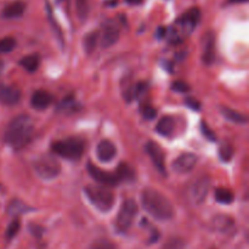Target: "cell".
<instances>
[{
	"label": "cell",
	"instance_id": "cell-1",
	"mask_svg": "<svg viewBox=\"0 0 249 249\" xmlns=\"http://www.w3.org/2000/svg\"><path fill=\"white\" fill-rule=\"evenodd\" d=\"M34 135V122L27 114H21L12 119L4 134V140L14 150L26 147Z\"/></svg>",
	"mask_w": 249,
	"mask_h": 249
},
{
	"label": "cell",
	"instance_id": "cell-2",
	"mask_svg": "<svg viewBox=\"0 0 249 249\" xmlns=\"http://www.w3.org/2000/svg\"><path fill=\"white\" fill-rule=\"evenodd\" d=\"M141 204L148 215L160 221L174 218V207L163 194L155 189H145L141 194Z\"/></svg>",
	"mask_w": 249,
	"mask_h": 249
},
{
	"label": "cell",
	"instance_id": "cell-3",
	"mask_svg": "<svg viewBox=\"0 0 249 249\" xmlns=\"http://www.w3.org/2000/svg\"><path fill=\"white\" fill-rule=\"evenodd\" d=\"M201 17V12L197 7L189 10L185 12L181 17L177 21V23L172 27L168 34V39L172 44H180L197 26Z\"/></svg>",
	"mask_w": 249,
	"mask_h": 249
},
{
	"label": "cell",
	"instance_id": "cell-4",
	"mask_svg": "<svg viewBox=\"0 0 249 249\" xmlns=\"http://www.w3.org/2000/svg\"><path fill=\"white\" fill-rule=\"evenodd\" d=\"M85 195L90 203L99 209L100 212L107 213L114 206V195L112 194L111 190L107 186H94L89 185L84 189Z\"/></svg>",
	"mask_w": 249,
	"mask_h": 249
},
{
	"label": "cell",
	"instance_id": "cell-5",
	"mask_svg": "<svg viewBox=\"0 0 249 249\" xmlns=\"http://www.w3.org/2000/svg\"><path fill=\"white\" fill-rule=\"evenodd\" d=\"M53 152L57 156L70 160H78L84 153V141L78 138H70L65 140L55 141L51 146Z\"/></svg>",
	"mask_w": 249,
	"mask_h": 249
},
{
	"label": "cell",
	"instance_id": "cell-6",
	"mask_svg": "<svg viewBox=\"0 0 249 249\" xmlns=\"http://www.w3.org/2000/svg\"><path fill=\"white\" fill-rule=\"evenodd\" d=\"M33 168L36 175L43 180H53L61 173V164L55 157L50 155L41 156L33 163Z\"/></svg>",
	"mask_w": 249,
	"mask_h": 249
},
{
	"label": "cell",
	"instance_id": "cell-7",
	"mask_svg": "<svg viewBox=\"0 0 249 249\" xmlns=\"http://www.w3.org/2000/svg\"><path fill=\"white\" fill-rule=\"evenodd\" d=\"M138 204L134 199H125L117 214L116 228L119 232H126L133 225L136 215H138Z\"/></svg>",
	"mask_w": 249,
	"mask_h": 249
},
{
	"label": "cell",
	"instance_id": "cell-8",
	"mask_svg": "<svg viewBox=\"0 0 249 249\" xmlns=\"http://www.w3.org/2000/svg\"><path fill=\"white\" fill-rule=\"evenodd\" d=\"M209 190H211V178L208 175L197 178L187 191L190 202L194 204H202L208 196Z\"/></svg>",
	"mask_w": 249,
	"mask_h": 249
},
{
	"label": "cell",
	"instance_id": "cell-9",
	"mask_svg": "<svg viewBox=\"0 0 249 249\" xmlns=\"http://www.w3.org/2000/svg\"><path fill=\"white\" fill-rule=\"evenodd\" d=\"M88 173L95 181L100 182L104 186H116L119 184V179L116 174H111L108 172L100 169L99 167L94 165L92 163H88Z\"/></svg>",
	"mask_w": 249,
	"mask_h": 249
},
{
	"label": "cell",
	"instance_id": "cell-10",
	"mask_svg": "<svg viewBox=\"0 0 249 249\" xmlns=\"http://www.w3.org/2000/svg\"><path fill=\"white\" fill-rule=\"evenodd\" d=\"M198 157L195 153H182L173 162V170L178 174H187L196 167Z\"/></svg>",
	"mask_w": 249,
	"mask_h": 249
},
{
	"label": "cell",
	"instance_id": "cell-11",
	"mask_svg": "<svg viewBox=\"0 0 249 249\" xmlns=\"http://www.w3.org/2000/svg\"><path fill=\"white\" fill-rule=\"evenodd\" d=\"M121 32L118 26L114 22L108 21L102 27V32L100 34V43L102 48H111L118 41Z\"/></svg>",
	"mask_w": 249,
	"mask_h": 249
},
{
	"label": "cell",
	"instance_id": "cell-12",
	"mask_svg": "<svg viewBox=\"0 0 249 249\" xmlns=\"http://www.w3.org/2000/svg\"><path fill=\"white\" fill-rule=\"evenodd\" d=\"M145 148L146 152L148 153L150 158L152 160L153 164L160 170V174H165V156L162 148L160 147V145L153 142V141H150V142H147Z\"/></svg>",
	"mask_w": 249,
	"mask_h": 249
},
{
	"label": "cell",
	"instance_id": "cell-13",
	"mask_svg": "<svg viewBox=\"0 0 249 249\" xmlns=\"http://www.w3.org/2000/svg\"><path fill=\"white\" fill-rule=\"evenodd\" d=\"M21 90L11 85L0 84V102L5 106H15L21 100Z\"/></svg>",
	"mask_w": 249,
	"mask_h": 249
},
{
	"label": "cell",
	"instance_id": "cell-14",
	"mask_svg": "<svg viewBox=\"0 0 249 249\" xmlns=\"http://www.w3.org/2000/svg\"><path fill=\"white\" fill-rule=\"evenodd\" d=\"M116 146L109 140L100 141L96 147V156L102 163H108L111 160H113V158L116 157Z\"/></svg>",
	"mask_w": 249,
	"mask_h": 249
},
{
	"label": "cell",
	"instance_id": "cell-15",
	"mask_svg": "<svg viewBox=\"0 0 249 249\" xmlns=\"http://www.w3.org/2000/svg\"><path fill=\"white\" fill-rule=\"evenodd\" d=\"M202 60L208 66H211L214 62V60H215V38H214V34L212 32L204 36Z\"/></svg>",
	"mask_w": 249,
	"mask_h": 249
},
{
	"label": "cell",
	"instance_id": "cell-16",
	"mask_svg": "<svg viewBox=\"0 0 249 249\" xmlns=\"http://www.w3.org/2000/svg\"><path fill=\"white\" fill-rule=\"evenodd\" d=\"M235 226V221L231 216L225 215V214H219L215 215L212 220V228L215 231L221 233H229Z\"/></svg>",
	"mask_w": 249,
	"mask_h": 249
},
{
	"label": "cell",
	"instance_id": "cell-17",
	"mask_svg": "<svg viewBox=\"0 0 249 249\" xmlns=\"http://www.w3.org/2000/svg\"><path fill=\"white\" fill-rule=\"evenodd\" d=\"M51 102H53V96L48 91H45V90H36L31 99L32 107L39 109V111L48 108L51 105Z\"/></svg>",
	"mask_w": 249,
	"mask_h": 249
},
{
	"label": "cell",
	"instance_id": "cell-18",
	"mask_svg": "<svg viewBox=\"0 0 249 249\" xmlns=\"http://www.w3.org/2000/svg\"><path fill=\"white\" fill-rule=\"evenodd\" d=\"M24 10H26V5H24V2L17 0V1L10 2L9 5H6V6L2 9L1 16L7 19L18 18V17H21L22 15L24 14Z\"/></svg>",
	"mask_w": 249,
	"mask_h": 249
},
{
	"label": "cell",
	"instance_id": "cell-19",
	"mask_svg": "<svg viewBox=\"0 0 249 249\" xmlns=\"http://www.w3.org/2000/svg\"><path fill=\"white\" fill-rule=\"evenodd\" d=\"M220 112L226 119H229V121L233 122V123L236 124H246L248 122L247 117H246L245 114L241 113V112L238 111H235V109L230 108V107H220Z\"/></svg>",
	"mask_w": 249,
	"mask_h": 249
},
{
	"label": "cell",
	"instance_id": "cell-20",
	"mask_svg": "<svg viewBox=\"0 0 249 249\" xmlns=\"http://www.w3.org/2000/svg\"><path fill=\"white\" fill-rule=\"evenodd\" d=\"M156 130H157V133L160 134V135L169 136L170 134L173 133V130H174V121L168 116L163 117V118H160V122L157 123Z\"/></svg>",
	"mask_w": 249,
	"mask_h": 249
},
{
	"label": "cell",
	"instance_id": "cell-21",
	"mask_svg": "<svg viewBox=\"0 0 249 249\" xmlns=\"http://www.w3.org/2000/svg\"><path fill=\"white\" fill-rule=\"evenodd\" d=\"M100 40V33L99 32H90L87 36H84V40H83V46H84V50L88 55H90L91 53H94L95 49H96L97 43Z\"/></svg>",
	"mask_w": 249,
	"mask_h": 249
},
{
	"label": "cell",
	"instance_id": "cell-22",
	"mask_svg": "<svg viewBox=\"0 0 249 249\" xmlns=\"http://www.w3.org/2000/svg\"><path fill=\"white\" fill-rule=\"evenodd\" d=\"M19 65H21L24 70L28 71V72H36L39 68V65H40V57H39L36 53L28 55L19 61Z\"/></svg>",
	"mask_w": 249,
	"mask_h": 249
},
{
	"label": "cell",
	"instance_id": "cell-23",
	"mask_svg": "<svg viewBox=\"0 0 249 249\" xmlns=\"http://www.w3.org/2000/svg\"><path fill=\"white\" fill-rule=\"evenodd\" d=\"M214 196H215V201L221 204H231L233 202V199H235L233 192L230 191L229 189H225V187L216 189Z\"/></svg>",
	"mask_w": 249,
	"mask_h": 249
},
{
	"label": "cell",
	"instance_id": "cell-24",
	"mask_svg": "<svg viewBox=\"0 0 249 249\" xmlns=\"http://www.w3.org/2000/svg\"><path fill=\"white\" fill-rule=\"evenodd\" d=\"M134 83L131 79L130 75H126L123 80H122V94H123L124 99L128 102H130L131 100H134L133 92H134Z\"/></svg>",
	"mask_w": 249,
	"mask_h": 249
},
{
	"label": "cell",
	"instance_id": "cell-25",
	"mask_svg": "<svg viewBox=\"0 0 249 249\" xmlns=\"http://www.w3.org/2000/svg\"><path fill=\"white\" fill-rule=\"evenodd\" d=\"M116 175L119 179V181H121V180H123V181H131V180L134 179L133 169H131L128 164H125V163L119 164V167L117 168Z\"/></svg>",
	"mask_w": 249,
	"mask_h": 249
},
{
	"label": "cell",
	"instance_id": "cell-26",
	"mask_svg": "<svg viewBox=\"0 0 249 249\" xmlns=\"http://www.w3.org/2000/svg\"><path fill=\"white\" fill-rule=\"evenodd\" d=\"M219 157L223 162H230L233 157V147L231 143L224 142L221 143L220 148H219Z\"/></svg>",
	"mask_w": 249,
	"mask_h": 249
},
{
	"label": "cell",
	"instance_id": "cell-27",
	"mask_svg": "<svg viewBox=\"0 0 249 249\" xmlns=\"http://www.w3.org/2000/svg\"><path fill=\"white\" fill-rule=\"evenodd\" d=\"M28 211V207L24 203H22L21 201H12L11 203H10L9 208H7V212H9V214H11V215H18V214L27 213Z\"/></svg>",
	"mask_w": 249,
	"mask_h": 249
},
{
	"label": "cell",
	"instance_id": "cell-28",
	"mask_svg": "<svg viewBox=\"0 0 249 249\" xmlns=\"http://www.w3.org/2000/svg\"><path fill=\"white\" fill-rule=\"evenodd\" d=\"M15 48H16V40L14 38L6 36V38L0 39V53H11Z\"/></svg>",
	"mask_w": 249,
	"mask_h": 249
},
{
	"label": "cell",
	"instance_id": "cell-29",
	"mask_svg": "<svg viewBox=\"0 0 249 249\" xmlns=\"http://www.w3.org/2000/svg\"><path fill=\"white\" fill-rule=\"evenodd\" d=\"M75 9H77V15L80 19H85L89 14V4L88 0H75Z\"/></svg>",
	"mask_w": 249,
	"mask_h": 249
},
{
	"label": "cell",
	"instance_id": "cell-30",
	"mask_svg": "<svg viewBox=\"0 0 249 249\" xmlns=\"http://www.w3.org/2000/svg\"><path fill=\"white\" fill-rule=\"evenodd\" d=\"M162 249H186V243L180 237H172L164 243Z\"/></svg>",
	"mask_w": 249,
	"mask_h": 249
},
{
	"label": "cell",
	"instance_id": "cell-31",
	"mask_svg": "<svg viewBox=\"0 0 249 249\" xmlns=\"http://www.w3.org/2000/svg\"><path fill=\"white\" fill-rule=\"evenodd\" d=\"M19 229H21V223H19L18 219H15V220H12L6 229L7 240H11V238H14L15 236L18 233Z\"/></svg>",
	"mask_w": 249,
	"mask_h": 249
},
{
	"label": "cell",
	"instance_id": "cell-32",
	"mask_svg": "<svg viewBox=\"0 0 249 249\" xmlns=\"http://www.w3.org/2000/svg\"><path fill=\"white\" fill-rule=\"evenodd\" d=\"M89 249H116V246L106 238H100L92 242Z\"/></svg>",
	"mask_w": 249,
	"mask_h": 249
},
{
	"label": "cell",
	"instance_id": "cell-33",
	"mask_svg": "<svg viewBox=\"0 0 249 249\" xmlns=\"http://www.w3.org/2000/svg\"><path fill=\"white\" fill-rule=\"evenodd\" d=\"M147 84L146 83H138V84L134 85V92H133V96L134 99H140L141 96H143L147 90Z\"/></svg>",
	"mask_w": 249,
	"mask_h": 249
},
{
	"label": "cell",
	"instance_id": "cell-34",
	"mask_svg": "<svg viewBox=\"0 0 249 249\" xmlns=\"http://www.w3.org/2000/svg\"><path fill=\"white\" fill-rule=\"evenodd\" d=\"M172 88L174 91L177 92H181V94H185V92H187L190 90V87L187 83L185 82H181V80H177V82H174L172 84Z\"/></svg>",
	"mask_w": 249,
	"mask_h": 249
},
{
	"label": "cell",
	"instance_id": "cell-35",
	"mask_svg": "<svg viewBox=\"0 0 249 249\" xmlns=\"http://www.w3.org/2000/svg\"><path fill=\"white\" fill-rule=\"evenodd\" d=\"M201 131H202V134H203V135L206 136L207 139H208V140H211V141H215L216 140L215 134H214V131L212 130V129L209 128L208 125H207L206 122H202Z\"/></svg>",
	"mask_w": 249,
	"mask_h": 249
},
{
	"label": "cell",
	"instance_id": "cell-36",
	"mask_svg": "<svg viewBox=\"0 0 249 249\" xmlns=\"http://www.w3.org/2000/svg\"><path fill=\"white\" fill-rule=\"evenodd\" d=\"M142 116L143 118L147 119V121H152L157 116V111L156 108H153L152 106H145L142 108Z\"/></svg>",
	"mask_w": 249,
	"mask_h": 249
},
{
	"label": "cell",
	"instance_id": "cell-37",
	"mask_svg": "<svg viewBox=\"0 0 249 249\" xmlns=\"http://www.w3.org/2000/svg\"><path fill=\"white\" fill-rule=\"evenodd\" d=\"M186 104L190 108L195 109V111H197V109L201 108V105H199V102L196 101V100H194V99H187Z\"/></svg>",
	"mask_w": 249,
	"mask_h": 249
},
{
	"label": "cell",
	"instance_id": "cell-38",
	"mask_svg": "<svg viewBox=\"0 0 249 249\" xmlns=\"http://www.w3.org/2000/svg\"><path fill=\"white\" fill-rule=\"evenodd\" d=\"M31 232L33 233L34 236H36V237H40L41 233H43V229L39 228L38 225H31Z\"/></svg>",
	"mask_w": 249,
	"mask_h": 249
},
{
	"label": "cell",
	"instance_id": "cell-39",
	"mask_svg": "<svg viewBox=\"0 0 249 249\" xmlns=\"http://www.w3.org/2000/svg\"><path fill=\"white\" fill-rule=\"evenodd\" d=\"M125 1L130 5H138V4H140L142 0H125Z\"/></svg>",
	"mask_w": 249,
	"mask_h": 249
},
{
	"label": "cell",
	"instance_id": "cell-40",
	"mask_svg": "<svg viewBox=\"0 0 249 249\" xmlns=\"http://www.w3.org/2000/svg\"><path fill=\"white\" fill-rule=\"evenodd\" d=\"M229 1L232 4H242V2H247L248 0H229Z\"/></svg>",
	"mask_w": 249,
	"mask_h": 249
},
{
	"label": "cell",
	"instance_id": "cell-41",
	"mask_svg": "<svg viewBox=\"0 0 249 249\" xmlns=\"http://www.w3.org/2000/svg\"><path fill=\"white\" fill-rule=\"evenodd\" d=\"M2 68H4V62H2V60H0V72L2 71Z\"/></svg>",
	"mask_w": 249,
	"mask_h": 249
}]
</instances>
